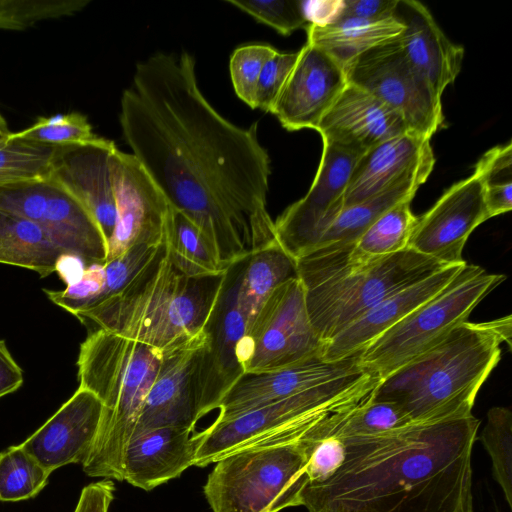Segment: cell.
I'll return each mask as SVG.
<instances>
[{"label": "cell", "mask_w": 512, "mask_h": 512, "mask_svg": "<svg viewBox=\"0 0 512 512\" xmlns=\"http://www.w3.org/2000/svg\"><path fill=\"white\" fill-rule=\"evenodd\" d=\"M119 120L132 155L170 206L203 232L224 269L277 243L258 122L239 127L208 102L191 54L158 52L140 61Z\"/></svg>", "instance_id": "1"}, {"label": "cell", "mask_w": 512, "mask_h": 512, "mask_svg": "<svg viewBox=\"0 0 512 512\" xmlns=\"http://www.w3.org/2000/svg\"><path fill=\"white\" fill-rule=\"evenodd\" d=\"M479 419L411 422L384 431L342 432L345 459L306 484L308 512H472V452Z\"/></svg>", "instance_id": "2"}, {"label": "cell", "mask_w": 512, "mask_h": 512, "mask_svg": "<svg viewBox=\"0 0 512 512\" xmlns=\"http://www.w3.org/2000/svg\"><path fill=\"white\" fill-rule=\"evenodd\" d=\"M225 273L187 277L170 263L163 243L123 289L74 316L89 333L109 331L164 353L203 332Z\"/></svg>", "instance_id": "3"}, {"label": "cell", "mask_w": 512, "mask_h": 512, "mask_svg": "<svg viewBox=\"0 0 512 512\" xmlns=\"http://www.w3.org/2000/svg\"><path fill=\"white\" fill-rule=\"evenodd\" d=\"M511 315L468 320L436 346L381 381L372 398L397 403L413 422L472 415L476 396L511 347Z\"/></svg>", "instance_id": "4"}, {"label": "cell", "mask_w": 512, "mask_h": 512, "mask_svg": "<svg viewBox=\"0 0 512 512\" xmlns=\"http://www.w3.org/2000/svg\"><path fill=\"white\" fill-rule=\"evenodd\" d=\"M163 352L118 334L96 330L81 343L79 386L94 393L103 414L91 453L89 477L123 481V458Z\"/></svg>", "instance_id": "5"}, {"label": "cell", "mask_w": 512, "mask_h": 512, "mask_svg": "<svg viewBox=\"0 0 512 512\" xmlns=\"http://www.w3.org/2000/svg\"><path fill=\"white\" fill-rule=\"evenodd\" d=\"M447 266L410 248L359 264L320 248L296 261L311 323L325 344L386 297Z\"/></svg>", "instance_id": "6"}, {"label": "cell", "mask_w": 512, "mask_h": 512, "mask_svg": "<svg viewBox=\"0 0 512 512\" xmlns=\"http://www.w3.org/2000/svg\"><path fill=\"white\" fill-rule=\"evenodd\" d=\"M379 380L365 370L348 378L246 411L203 430L193 466L205 467L244 449L307 440L332 415L369 399Z\"/></svg>", "instance_id": "7"}, {"label": "cell", "mask_w": 512, "mask_h": 512, "mask_svg": "<svg viewBox=\"0 0 512 512\" xmlns=\"http://www.w3.org/2000/svg\"><path fill=\"white\" fill-rule=\"evenodd\" d=\"M505 278L466 263L440 292L357 353L359 365L380 383L467 321L474 308Z\"/></svg>", "instance_id": "8"}, {"label": "cell", "mask_w": 512, "mask_h": 512, "mask_svg": "<svg viewBox=\"0 0 512 512\" xmlns=\"http://www.w3.org/2000/svg\"><path fill=\"white\" fill-rule=\"evenodd\" d=\"M306 440L244 449L215 462L204 485L213 512H279L301 506L307 484Z\"/></svg>", "instance_id": "9"}, {"label": "cell", "mask_w": 512, "mask_h": 512, "mask_svg": "<svg viewBox=\"0 0 512 512\" xmlns=\"http://www.w3.org/2000/svg\"><path fill=\"white\" fill-rule=\"evenodd\" d=\"M325 343L316 333L298 277L279 285L263 303L238 346L244 373L282 369L322 357Z\"/></svg>", "instance_id": "10"}, {"label": "cell", "mask_w": 512, "mask_h": 512, "mask_svg": "<svg viewBox=\"0 0 512 512\" xmlns=\"http://www.w3.org/2000/svg\"><path fill=\"white\" fill-rule=\"evenodd\" d=\"M344 70L347 83L397 112L411 132L431 139L444 127L441 98L408 61L398 36L360 54Z\"/></svg>", "instance_id": "11"}, {"label": "cell", "mask_w": 512, "mask_h": 512, "mask_svg": "<svg viewBox=\"0 0 512 512\" xmlns=\"http://www.w3.org/2000/svg\"><path fill=\"white\" fill-rule=\"evenodd\" d=\"M360 156L323 142L322 157L308 192L274 221L277 243L295 261L315 248L342 211L349 177Z\"/></svg>", "instance_id": "12"}, {"label": "cell", "mask_w": 512, "mask_h": 512, "mask_svg": "<svg viewBox=\"0 0 512 512\" xmlns=\"http://www.w3.org/2000/svg\"><path fill=\"white\" fill-rule=\"evenodd\" d=\"M243 260L227 268L218 299L204 327L206 341L195 369L198 419L218 409L221 400L244 374L238 346L247 323L235 296Z\"/></svg>", "instance_id": "13"}, {"label": "cell", "mask_w": 512, "mask_h": 512, "mask_svg": "<svg viewBox=\"0 0 512 512\" xmlns=\"http://www.w3.org/2000/svg\"><path fill=\"white\" fill-rule=\"evenodd\" d=\"M116 224L107 261L136 245L164 243L171 206L132 154L116 150L112 158Z\"/></svg>", "instance_id": "14"}, {"label": "cell", "mask_w": 512, "mask_h": 512, "mask_svg": "<svg viewBox=\"0 0 512 512\" xmlns=\"http://www.w3.org/2000/svg\"><path fill=\"white\" fill-rule=\"evenodd\" d=\"M488 219L481 181L472 174L417 217L408 248L446 265L463 264L468 237Z\"/></svg>", "instance_id": "15"}, {"label": "cell", "mask_w": 512, "mask_h": 512, "mask_svg": "<svg viewBox=\"0 0 512 512\" xmlns=\"http://www.w3.org/2000/svg\"><path fill=\"white\" fill-rule=\"evenodd\" d=\"M113 141L94 140L56 146L50 178L74 196L94 217L108 244L116 224L112 181Z\"/></svg>", "instance_id": "16"}, {"label": "cell", "mask_w": 512, "mask_h": 512, "mask_svg": "<svg viewBox=\"0 0 512 512\" xmlns=\"http://www.w3.org/2000/svg\"><path fill=\"white\" fill-rule=\"evenodd\" d=\"M363 371L357 356L336 361L315 357L282 369L244 373L221 400L216 422L353 376Z\"/></svg>", "instance_id": "17"}, {"label": "cell", "mask_w": 512, "mask_h": 512, "mask_svg": "<svg viewBox=\"0 0 512 512\" xmlns=\"http://www.w3.org/2000/svg\"><path fill=\"white\" fill-rule=\"evenodd\" d=\"M346 85L344 68L307 42L270 113L288 131L316 130Z\"/></svg>", "instance_id": "18"}, {"label": "cell", "mask_w": 512, "mask_h": 512, "mask_svg": "<svg viewBox=\"0 0 512 512\" xmlns=\"http://www.w3.org/2000/svg\"><path fill=\"white\" fill-rule=\"evenodd\" d=\"M434 164L430 139L413 132L388 139L357 160L344 193L343 208L407 182L423 184Z\"/></svg>", "instance_id": "19"}, {"label": "cell", "mask_w": 512, "mask_h": 512, "mask_svg": "<svg viewBox=\"0 0 512 512\" xmlns=\"http://www.w3.org/2000/svg\"><path fill=\"white\" fill-rule=\"evenodd\" d=\"M102 414V402L90 390L79 386L19 445L50 473L68 464L83 465L97 438Z\"/></svg>", "instance_id": "20"}, {"label": "cell", "mask_w": 512, "mask_h": 512, "mask_svg": "<svg viewBox=\"0 0 512 512\" xmlns=\"http://www.w3.org/2000/svg\"><path fill=\"white\" fill-rule=\"evenodd\" d=\"M206 341L203 332L163 353L158 373L146 396L131 439L162 427L195 428L198 422L195 369Z\"/></svg>", "instance_id": "21"}, {"label": "cell", "mask_w": 512, "mask_h": 512, "mask_svg": "<svg viewBox=\"0 0 512 512\" xmlns=\"http://www.w3.org/2000/svg\"><path fill=\"white\" fill-rule=\"evenodd\" d=\"M316 130L323 142L359 155L388 139L411 132L397 112L350 83L325 113Z\"/></svg>", "instance_id": "22"}, {"label": "cell", "mask_w": 512, "mask_h": 512, "mask_svg": "<svg viewBox=\"0 0 512 512\" xmlns=\"http://www.w3.org/2000/svg\"><path fill=\"white\" fill-rule=\"evenodd\" d=\"M394 16L404 25L398 40L406 58L441 98L460 72L463 47L446 37L429 10L418 1L398 0Z\"/></svg>", "instance_id": "23"}, {"label": "cell", "mask_w": 512, "mask_h": 512, "mask_svg": "<svg viewBox=\"0 0 512 512\" xmlns=\"http://www.w3.org/2000/svg\"><path fill=\"white\" fill-rule=\"evenodd\" d=\"M203 431L162 427L130 439L123 458V481L150 491L193 466Z\"/></svg>", "instance_id": "24"}, {"label": "cell", "mask_w": 512, "mask_h": 512, "mask_svg": "<svg viewBox=\"0 0 512 512\" xmlns=\"http://www.w3.org/2000/svg\"><path fill=\"white\" fill-rule=\"evenodd\" d=\"M466 264L450 265L383 299L352 322L324 347L322 358L336 361L359 353L366 345L426 302L458 274Z\"/></svg>", "instance_id": "25"}, {"label": "cell", "mask_w": 512, "mask_h": 512, "mask_svg": "<svg viewBox=\"0 0 512 512\" xmlns=\"http://www.w3.org/2000/svg\"><path fill=\"white\" fill-rule=\"evenodd\" d=\"M50 180L48 201L39 226L66 253L78 255L89 264H104L108 244L96 220L74 196Z\"/></svg>", "instance_id": "26"}, {"label": "cell", "mask_w": 512, "mask_h": 512, "mask_svg": "<svg viewBox=\"0 0 512 512\" xmlns=\"http://www.w3.org/2000/svg\"><path fill=\"white\" fill-rule=\"evenodd\" d=\"M307 42L345 68L357 56L399 36L404 25L395 17L365 19L342 15L324 26L308 24Z\"/></svg>", "instance_id": "27"}, {"label": "cell", "mask_w": 512, "mask_h": 512, "mask_svg": "<svg viewBox=\"0 0 512 512\" xmlns=\"http://www.w3.org/2000/svg\"><path fill=\"white\" fill-rule=\"evenodd\" d=\"M293 277H297L296 261L278 243L243 260L235 296L247 327L270 294Z\"/></svg>", "instance_id": "28"}, {"label": "cell", "mask_w": 512, "mask_h": 512, "mask_svg": "<svg viewBox=\"0 0 512 512\" xmlns=\"http://www.w3.org/2000/svg\"><path fill=\"white\" fill-rule=\"evenodd\" d=\"M66 253L35 222L0 210V263L37 272H55L58 257Z\"/></svg>", "instance_id": "29"}, {"label": "cell", "mask_w": 512, "mask_h": 512, "mask_svg": "<svg viewBox=\"0 0 512 512\" xmlns=\"http://www.w3.org/2000/svg\"><path fill=\"white\" fill-rule=\"evenodd\" d=\"M164 245L170 263L187 277L218 275L227 270L203 232L172 207Z\"/></svg>", "instance_id": "30"}, {"label": "cell", "mask_w": 512, "mask_h": 512, "mask_svg": "<svg viewBox=\"0 0 512 512\" xmlns=\"http://www.w3.org/2000/svg\"><path fill=\"white\" fill-rule=\"evenodd\" d=\"M420 185L417 182H407L356 205L343 208L312 251L323 247L355 243L385 211L400 202L411 201Z\"/></svg>", "instance_id": "31"}, {"label": "cell", "mask_w": 512, "mask_h": 512, "mask_svg": "<svg viewBox=\"0 0 512 512\" xmlns=\"http://www.w3.org/2000/svg\"><path fill=\"white\" fill-rule=\"evenodd\" d=\"M411 201L400 202L380 215L353 244L344 245L355 259L370 260L408 248L417 222Z\"/></svg>", "instance_id": "32"}, {"label": "cell", "mask_w": 512, "mask_h": 512, "mask_svg": "<svg viewBox=\"0 0 512 512\" xmlns=\"http://www.w3.org/2000/svg\"><path fill=\"white\" fill-rule=\"evenodd\" d=\"M50 474L20 445L6 448L0 452V501L36 497L48 484Z\"/></svg>", "instance_id": "33"}, {"label": "cell", "mask_w": 512, "mask_h": 512, "mask_svg": "<svg viewBox=\"0 0 512 512\" xmlns=\"http://www.w3.org/2000/svg\"><path fill=\"white\" fill-rule=\"evenodd\" d=\"M56 146L14 137L0 146V186L47 179Z\"/></svg>", "instance_id": "34"}, {"label": "cell", "mask_w": 512, "mask_h": 512, "mask_svg": "<svg viewBox=\"0 0 512 512\" xmlns=\"http://www.w3.org/2000/svg\"><path fill=\"white\" fill-rule=\"evenodd\" d=\"M481 181L489 219L512 208V144L487 151L477 162L474 173Z\"/></svg>", "instance_id": "35"}, {"label": "cell", "mask_w": 512, "mask_h": 512, "mask_svg": "<svg viewBox=\"0 0 512 512\" xmlns=\"http://www.w3.org/2000/svg\"><path fill=\"white\" fill-rule=\"evenodd\" d=\"M481 442L492 461L493 477L512 509V412L506 407H492L481 433Z\"/></svg>", "instance_id": "36"}, {"label": "cell", "mask_w": 512, "mask_h": 512, "mask_svg": "<svg viewBox=\"0 0 512 512\" xmlns=\"http://www.w3.org/2000/svg\"><path fill=\"white\" fill-rule=\"evenodd\" d=\"M89 0H0V29L25 30L38 22L72 16Z\"/></svg>", "instance_id": "37"}, {"label": "cell", "mask_w": 512, "mask_h": 512, "mask_svg": "<svg viewBox=\"0 0 512 512\" xmlns=\"http://www.w3.org/2000/svg\"><path fill=\"white\" fill-rule=\"evenodd\" d=\"M14 137L50 146H63L96 139L87 118L77 112L40 117L30 127L16 133Z\"/></svg>", "instance_id": "38"}, {"label": "cell", "mask_w": 512, "mask_h": 512, "mask_svg": "<svg viewBox=\"0 0 512 512\" xmlns=\"http://www.w3.org/2000/svg\"><path fill=\"white\" fill-rule=\"evenodd\" d=\"M276 52L267 44L238 47L230 58V75L237 96L254 109L255 92L264 64Z\"/></svg>", "instance_id": "39"}, {"label": "cell", "mask_w": 512, "mask_h": 512, "mask_svg": "<svg viewBox=\"0 0 512 512\" xmlns=\"http://www.w3.org/2000/svg\"><path fill=\"white\" fill-rule=\"evenodd\" d=\"M226 2L285 36L308 26L301 1L298 0H227Z\"/></svg>", "instance_id": "40"}, {"label": "cell", "mask_w": 512, "mask_h": 512, "mask_svg": "<svg viewBox=\"0 0 512 512\" xmlns=\"http://www.w3.org/2000/svg\"><path fill=\"white\" fill-rule=\"evenodd\" d=\"M309 458L306 466L307 484L321 483L332 476L345 459L343 439L323 428V423L313 437L307 439Z\"/></svg>", "instance_id": "41"}, {"label": "cell", "mask_w": 512, "mask_h": 512, "mask_svg": "<svg viewBox=\"0 0 512 512\" xmlns=\"http://www.w3.org/2000/svg\"><path fill=\"white\" fill-rule=\"evenodd\" d=\"M105 269L102 263L89 264L82 279L63 290H46L47 297L59 307L75 314L92 305L103 291Z\"/></svg>", "instance_id": "42"}, {"label": "cell", "mask_w": 512, "mask_h": 512, "mask_svg": "<svg viewBox=\"0 0 512 512\" xmlns=\"http://www.w3.org/2000/svg\"><path fill=\"white\" fill-rule=\"evenodd\" d=\"M159 246L136 245L129 248L122 255L105 262L104 288L92 305L107 299L123 289L151 259Z\"/></svg>", "instance_id": "43"}, {"label": "cell", "mask_w": 512, "mask_h": 512, "mask_svg": "<svg viewBox=\"0 0 512 512\" xmlns=\"http://www.w3.org/2000/svg\"><path fill=\"white\" fill-rule=\"evenodd\" d=\"M298 51L293 53L276 52L264 64L260 73L254 108L265 112L271 111L283 89L296 61Z\"/></svg>", "instance_id": "44"}, {"label": "cell", "mask_w": 512, "mask_h": 512, "mask_svg": "<svg viewBox=\"0 0 512 512\" xmlns=\"http://www.w3.org/2000/svg\"><path fill=\"white\" fill-rule=\"evenodd\" d=\"M114 483L109 479L85 486L74 512H108L114 499Z\"/></svg>", "instance_id": "45"}, {"label": "cell", "mask_w": 512, "mask_h": 512, "mask_svg": "<svg viewBox=\"0 0 512 512\" xmlns=\"http://www.w3.org/2000/svg\"><path fill=\"white\" fill-rule=\"evenodd\" d=\"M398 0H344L342 15L365 19H383L394 16Z\"/></svg>", "instance_id": "46"}, {"label": "cell", "mask_w": 512, "mask_h": 512, "mask_svg": "<svg viewBox=\"0 0 512 512\" xmlns=\"http://www.w3.org/2000/svg\"><path fill=\"white\" fill-rule=\"evenodd\" d=\"M301 6L308 24L324 26L342 16L344 0L301 1Z\"/></svg>", "instance_id": "47"}, {"label": "cell", "mask_w": 512, "mask_h": 512, "mask_svg": "<svg viewBox=\"0 0 512 512\" xmlns=\"http://www.w3.org/2000/svg\"><path fill=\"white\" fill-rule=\"evenodd\" d=\"M23 370L0 339V398L17 391L23 384Z\"/></svg>", "instance_id": "48"}, {"label": "cell", "mask_w": 512, "mask_h": 512, "mask_svg": "<svg viewBox=\"0 0 512 512\" xmlns=\"http://www.w3.org/2000/svg\"><path fill=\"white\" fill-rule=\"evenodd\" d=\"M85 261L75 254H61L55 264V272L63 280L66 286L79 282L85 272Z\"/></svg>", "instance_id": "49"}, {"label": "cell", "mask_w": 512, "mask_h": 512, "mask_svg": "<svg viewBox=\"0 0 512 512\" xmlns=\"http://www.w3.org/2000/svg\"><path fill=\"white\" fill-rule=\"evenodd\" d=\"M0 132L9 133L8 123L0 113Z\"/></svg>", "instance_id": "50"}, {"label": "cell", "mask_w": 512, "mask_h": 512, "mask_svg": "<svg viewBox=\"0 0 512 512\" xmlns=\"http://www.w3.org/2000/svg\"><path fill=\"white\" fill-rule=\"evenodd\" d=\"M10 133L11 132H9V133L0 132V146H2L3 144H5L7 142Z\"/></svg>", "instance_id": "51"}]
</instances>
